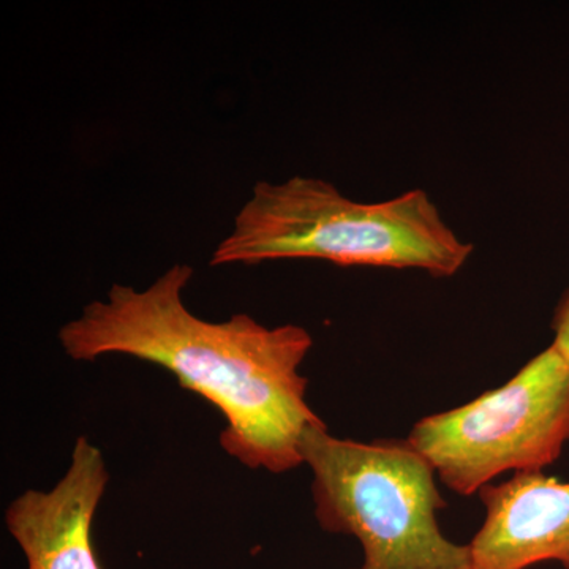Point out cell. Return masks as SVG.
Here are the masks:
<instances>
[{"label": "cell", "instance_id": "277c9868", "mask_svg": "<svg viewBox=\"0 0 569 569\" xmlns=\"http://www.w3.org/2000/svg\"><path fill=\"white\" fill-rule=\"evenodd\" d=\"M407 438L459 496L509 471H542L569 441V359L550 346L503 387L422 418Z\"/></svg>", "mask_w": 569, "mask_h": 569}, {"label": "cell", "instance_id": "5b68a950", "mask_svg": "<svg viewBox=\"0 0 569 569\" xmlns=\"http://www.w3.org/2000/svg\"><path fill=\"white\" fill-rule=\"evenodd\" d=\"M108 485L102 449L80 436L66 473L51 489H28L10 501L3 519L28 569H102L92 527Z\"/></svg>", "mask_w": 569, "mask_h": 569}, {"label": "cell", "instance_id": "8992f818", "mask_svg": "<svg viewBox=\"0 0 569 569\" xmlns=\"http://www.w3.org/2000/svg\"><path fill=\"white\" fill-rule=\"evenodd\" d=\"M478 496L485 520L468 542L473 569H529L546 561L569 569V481L542 471L516 473Z\"/></svg>", "mask_w": 569, "mask_h": 569}, {"label": "cell", "instance_id": "3957f363", "mask_svg": "<svg viewBox=\"0 0 569 569\" xmlns=\"http://www.w3.org/2000/svg\"><path fill=\"white\" fill-rule=\"evenodd\" d=\"M301 449L321 529L361 546L355 569H473L470 546L441 531L447 500L408 438H339L325 422L307 430Z\"/></svg>", "mask_w": 569, "mask_h": 569}, {"label": "cell", "instance_id": "6da1fadb", "mask_svg": "<svg viewBox=\"0 0 569 569\" xmlns=\"http://www.w3.org/2000/svg\"><path fill=\"white\" fill-rule=\"evenodd\" d=\"M193 277L174 264L144 290L114 283L59 329L63 353L78 362L122 355L163 367L224 419L220 447L250 470L282 475L305 466L302 438L325 425L307 402L302 362L313 347L306 328H274L236 313L208 321L190 312Z\"/></svg>", "mask_w": 569, "mask_h": 569}, {"label": "cell", "instance_id": "52a82bcc", "mask_svg": "<svg viewBox=\"0 0 569 569\" xmlns=\"http://www.w3.org/2000/svg\"><path fill=\"white\" fill-rule=\"evenodd\" d=\"M553 337L552 346L559 348L561 353L569 359V290L560 299L552 320Z\"/></svg>", "mask_w": 569, "mask_h": 569}, {"label": "cell", "instance_id": "7a4b0ae2", "mask_svg": "<svg viewBox=\"0 0 569 569\" xmlns=\"http://www.w3.org/2000/svg\"><path fill=\"white\" fill-rule=\"evenodd\" d=\"M473 244L445 222L425 190L358 203L323 179L257 182L211 266L323 260L339 266L421 269L451 277Z\"/></svg>", "mask_w": 569, "mask_h": 569}]
</instances>
